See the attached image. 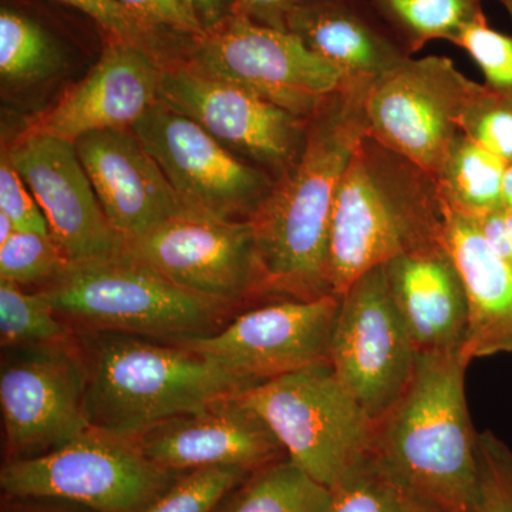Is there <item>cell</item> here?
<instances>
[{"label":"cell","mask_w":512,"mask_h":512,"mask_svg":"<svg viewBox=\"0 0 512 512\" xmlns=\"http://www.w3.org/2000/svg\"><path fill=\"white\" fill-rule=\"evenodd\" d=\"M503 207L505 210L512 211V164H508L504 175Z\"/></svg>","instance_id":"obj_41"},{"label":"cell","mask_w":512,"mask_h":512,"mask_svg":"<svg viewBox=\"0 0 512 512\" xmlns=\"http://www.w3.org/2000/svg\"><path fill=\"white\" fill-rule=\"evenodd\" d=\"M151 25L173 35L197 39L205 28L197 13L184 0H120Z\"/></svg>","instance_id":"obj_36"},{"label":"cell","mask_w":512,"mask_h":512,"mask_svg":"<svg viewBox=\"0 0 512 512\" xmlns=\"http://www.w3.org/2000/svg\"><path fill=\"white\" fill-rule=\"evenodd\" d=\"M410 56L433 40L454 43L483 12V0H370Z\"/></svg>","instance_id":"obj_26"},{"label":"cell","mask_w":512,"mask_h":512,"mask_svg":"<svg viewBox=\"0 0 512 512\" xmlns=\"http://www.w3.org/2000/svg\"><path fill=\"white\" fill-rule=\"evenodd\" d=\"M332 490L289 458L249 474L214 512H329Z\"/></svg>","instance_id":"obj_25"},{"label":"cell","mask_w":512,"mask_h":512,"mask_svg":"<svg viewBox=\"0 0 512 512\" xmlns=\"http://www.w3.org/2000/svg\"><path fill=\"white\" fill-rule=\"evenodd\" d=\"M184 63L237 84L309 120L343 82L342 73L298 36L232 12L192 42Z\"/></svg>","instance_id":"obj_8"},{"label":"cell","mask_w":512,"mask_h":512,"mask_svg":"<svg viewBox=\"0 0 512 512\" xmlns=\"http://www.w3.org/2000/svg\"><path fill=\"white\" fill-rule=\"evenodd\" d=\"M454 45L477 63L488 89L512 99V36L491 28L484 15L468 25Z\"/></svg>","instance_id":"obj_33"},{"label":"cell","mask_w":512,"mask_h":512,"mask_svg":"<svg viewBox=\"0 0 512 512\" xmlns=\"http://www.w3.org/2000/svg\"><path fill=\"white\" fill-rule=\"evenodd\" d=\"M200 18L205 30L220 23L232 13L231 0H184Z\"/></svg>","instance_id":"obj_39"},{"label":"cell","mask_w":512,"mask_h":512,"mask_svg":"<svg viewBox=\"0 0 512 512\" xmlns=\"http://www.w3.org/2000/svg\"><path fill=\"white\" fill-rule=\"evenodd\" d=\"M461 355H417L406 392L375 421L373 450L397 480L439 512H474L477 437Z\"/></svg>","instance_id":"obj_2"},{"label":"cell","mask_w":512,"mask_h":512,"mask_svg":"<svg viewBox=\"0 0 512 512\" xmlns=\"http://www.w3.org/2000/svg\"><path fill=\"white\" fill-rule=\"evenodd\" d=\"M67 63L66 46L45 20L3 0L0 6V74L9 86H30L55 76Z\"/></svg>","instance_id":"obj_23"},{"label":"cell","mask_w":512,"mask_h":512,"mask_svg":"<svg viewBox=\"0 0 512 512\" xmlns=\"http://www.w3.org/2000/svg\"><path fill=\"white\" fill-rule=\"evenodd\" d=\"M235 397L265 421L286 457L325 487H335L372 453L375 420L329 362L276 377Z\"/></svg>","instance_id":"obj_6"},{"label":"cell","mask_w":512,"mask_h":512,"mask_svg":"<svg viewBox=\"0 0 512 512\" xmlns=\"http://www.w3.org/2000/svg\"><path fill=\"white\" fill-rule=\"evenodd\" d=\"M473 220L495 254L512 266V211L501 207Z\"/></svg>","instance_id":"obj_38"},{"label":"cell","mask_w":512,"mask_h":512,"mask_svg":"<svg viewBox=\"0 0 512 512\" xmlns=\"http://www.w3.org/2000/svg\"><path fill=\"white\" fill-rule=\"evenodd\" d=\"M90 426L123 437L248 390L247 383L178 343L80 332Z\"/></svg>","instance_id":"obj_4"},{"label":"cell","mask_w":512,"mask_h":512,"mask_svg":"<svg viewBox=\"0 0 512 512\" xmlns=\"http://www.w3.org/2000/svg\"><path fill=\"white\" fill-rule=\"evenodd\" d=\"M92 20L104 39H116L140 47L161 63L183 60L194 39L165 32L140 18L120 0H55Z\"/></svg>","instance_id":"obj_29"},{"label":"cell","mask_w":512,"mask_h":512,"mask_svg":"<svg viewBox=\"0 0 512 512\" xmlns=\"http://www.w3.org/2000/svg\"><path fill=\"white\" fill-rule=\"evenodd\" d=\"M251 471L208 467L181 474L154 503L141 512H214Z\"/></svg>","instance_id":"obj_31"},{"label":"cell","mask_w":512,"mask_h":512,"mask_svg":"<svg viewBox=\"0 0 512 512\" xmlns=\"http://www.w3.org/2000/svg\"><path fill=\"white\" fill-rule=\"evenodd\" d=\"M133 440L151 463L178 474L208 467L254 473L288 458L265 421L235 396L158 423Z\"/></svg>","instance_id":"obj_18"},{"label":"cell","mask_w":512,"mask_h":512,"mask_svg":"<svg viewBox=\"0 0 512 512\" xmlns=\"http://www.w3.org/2000/svg\"><path fill=\"white\" fill-rule=\"evenodd\" d=\"M160 100L274 180L305 146L308 120L244 87L197 72L183 60L164 66Z\"/></svg>","instance_id":"obj_14"},{"label":"cell","mask_w":512,"mask_h":512,"mask_svg":"<svg viewBox=\"0 0 512 512\" xmlns=\"http://www.w3.org/2000/svg\"><path fill=\"white\" fill-rule=\"evenodd\" d=\"M332 490L329 512H439L410 490L370 453Z\"/></svg>","instance_id":"obj_27"},{"label":"cell","mask_w":512,"mask_h":512,"mask_svg":"<svg viewBox=\"0 0 512 512\" xmlns=\"http://www.w3.org/2000/svg\"><path fill=\"white\" fill-rule=\"evenodd\" d=\"M507 167L500 157L458 134L434 178L444 207L470 218L503 207Z\"/></svg>","instance_id":"obj_24"},{"label":"cell","mask_w":512,"mask_h":512,"mask_svg":"<svg viewBox=\"0 0 512 512\" xmlns=\"http://www.w3.org/2000/svg\"><path fill=\"white\" fill-rule=\"evenodd\" d=\"M180 476L151 463L131 437L90 427L55 450L8 460L0 487L20 500L60 501L93 512H141Z\"/></svg>","instance_id":"obj_7"},{"label":"cell","mask_w":512,"mask_h":512,"mask_svg":"<svg viewBox=\"0 0 512 512\" xmlns=\"http://www.w3.org/2000/svg\"><path fill=\"white\" fill-rule=\"evenodd\" d=\"M36 292L76 332L126 333L178 345L217 332L235 316V309L185 291L124 249L72 262Z\"/></svg>","instance_id":"obj_5"},{"label":"cell","mask_w":512,"mask_h":512,"mask_svg":"<svg viewBox=\"0 0 512 512\" xmlns=\"http://www.w3.org/2000/svg\"><path fill=\"white\" fill-rule=\"evenodd\" d=\"M124 251L185 291L229 308L271 301L249 221L187 210L124 242Z\"/></svg>","instance_id":"obj_9"},{"label":"cell","mask_w":512,"mask_h":512,"mask_svg":"<svg viewBox=\"0 0 512 512\" xmlns=\"http://www.w3.org/2000/svg\"><path fill=\"white\" fill-rule=\"evenodd\" d=\"M0 214L9 218L16 231L50 235L49 224L35 195L5 153L0 161Z\"/></svg>","instance_id":"obj_35"},{"label":"cell","mask_w":512,"mask_h":512,"mask_svg":"<svg viewBox=\"0 0 512 512\" xmlns=\"http://www.w3.org/2000/svg\"><path fill=\"white\" fill-rule=\"evenodd\" d=\"M460 133L512 164V99L477 84L461 113Z\"/></svg>","instance_id":"obj_32"},{"label":"cell","mask_w":512,"mask_h":512,"mask_svg":"<svg viewBox=\"0 0 512 512\" xmlns=\"http://www.w3.org/2000/svg\"><path fill=\"white\" fill-rule=\"evenodd\" d=\"M15 231L16 228L13 227L9 218L6 215L0 214V245L5 244Z\"/></svg>","instance_id":"obj_42"},{"label":"cell","mask_w":512,"mask_h":512,"mask_svg":"<svg viewBox=\"0 0 512 512\" xmlns=\"http://www.w3.org/2000/svg\"><path fill=\"white\" fill-rule=\"evenodd\" d=\"M77 332L39 293L0 281V343L3 349L76 342Z\"/></svg>","instance_id":"obj_28"},{"label":"cell","mask_w":512,"mask_h":512,"mask_svg":"<svg viewBox=\"0 0 512 512\" xmlns=\"http://www.w3.org/2000/svg\"><path fill=\"white\" fill-rule=\"evenodd\" d=\"M5 154L35 195L50 237L70 262L123 251L124 241L107 220L73 143L23 131Z\"/></svg>","instance_id":"obj_16"},{"label":"cell","mask_w":512,"mask_h":512,"mask_svg":"<svg viewBox=\"0 0 512 512\" xmlns=\"http://www.w3.org/2000/svg\"><path fill=\"white\" fill-rule=\"evenodd\" d=\"M383 269L417 355H461L468 329L466 285L444 241L396 256Z\"/></svg>","instance_id":"obj_20"},{"label":"cell","mask_w":512,"mask_h":512,"mask_svg":"<svg viewBox=\"0 0 512 512\" xmlns=\"http://www.w3.org/2000/svg\"><path fill=\"white\" fill-rule=\"evenodd\" d=\"M443 241L466 285L468 329L463 355H512V266L485 241L476 221L447 210Z\"/></svg>","instance_id":"obj_22"},{"label":"cell","mask_w":512,"mask_h":512,"mask_svg":"<svg viewBox=\"0 0 512 512\" xmlns=\"http://www.w3.org/2000/svg\"><path fill=\"white\" fill-rule=\"evenodd\" d=\"M70 264L50 235L15 231L0 245V281L25 289L29 286L42 289L53 284Z\"/></svg>","instance_id":"obj_30"},{"label":"cell","mask_w":512,"mask_h":512,"mask_svg":"<svg viewBox=\"0 0 512 512\" xmlns=\"http://www.w3.org/2000/svg\"><path fill=\"white\" fill-rule=\"evenodd\" d=\"M99 62L26 127L74 143L96 131L133 128L160 100L165 64L140 47L104 39Z\"/></svg>","instance_id":"obj_17"},{"label":"cell","mask_w":512,"mask_h":512,"mask_svg":"<svg viewBox=\"0 0 512 512\" xmlns=\"http://www.w3.org/2000/svg\"><path fill=\"white\" fill-rule=\"evenodd\" d=\"M339 298L329 363L376 421L412 382L417 350L393 301L383 265L357 278Z\"/></svg>","instance_id":"obj_10"},{"label":"cell","mask_w":512,"mask_h":512,"mask_svg":"<svg viewBox=\"0 0 512 512\" xmlns=\"http://www.w3.org/2000/svg\"><path fill=\"white\" fill-rule=\"evenodd\" d=\"M446 207L433 175L366 136L340 181L329 241V281L342 295L366 272L443 241Z\"/></svg>","instance_id":"obj_3"},{"label":"cell","mask_w":512,"mask_h":512,"mask_svg":"<svg viewBox=\"0 0 512 512\" xmlns=\"http://www.w3.org/2000/svg\"><path fill=\"white\" fill-rule=\"evenodd\" d=\"M370 84L343 80L323 100L308 120L301 156L276 178L249 220L271 301L335 295L329 281L333 207L353 153L367 136Z\"/></svg>","instance_id":"obj_1"},{"label":"cell","mask_w":512,"mask_h":512,"mask_svg":"<svg viewBox=\"0 0 512 512\" xmlns=\"http://www.w3.org/2000/svg\"><path fill=\"white\" fill-rule=\"evenodd\" d=\"M478 497L474 512H512V448L491 430L477 437Z\"/></svg>","instance_id":"obj_34"},{"label":"cell","mask_w":512,"mask_h":512,"mask_svg":"<svg viewBox=\"0 0 512 512\" xmlns=\"http://www.w3.org/2000/svg\"><path fill=\"white\" fill-rule=\"evenodd\" d=\"M477 84L448 57H410L367 89V136L436 178Z\"/></svg>","instance_id":"obj_11"},{"label":"cell","mask_w":512,"mask_h":512,"mask_svg":"<svg viewBox=\"0 0 512 512\" xmlns=\"http://www.w3.org/2000/svg\"><path fill=\"white\" fill-rule=\"evenodd\" d=\"M288 32L349 82L373 83L413 57L370 0H306L289 16Z\"/></svg>","instance_id":"obj_21"},{"label":"cell","mask_w":512,"mask_h":512,"mask_svg":"<svg viewBox=\"0 0 512 512\" xmlns=\"http://www.w3.org/2000/svg\"><path fill=\"white\" fill-rule=\"evenodd\" d=\"M232 12L268 28L288 32L289 16L306 0H231Z\"/></svg>","instance_id":"obj_37"},{"label":"cell","mask_w":512,"mask_h":512,"mask_svg":"<svg viewBox=\"0 0 512 512\" xmlns=\"http://www.w3.org/2000/svg\"><path fill=\"white\" fill-rule=\"evenodd\" d=\"M73 144L107 220L124 242L190 210L131 128L96 131Z\"/></svg>","instance_id":"obj_19"},{"label":"cell","mask_w":512,"mask_h":512,"mask_svg":"<svg viewBox=\"0 0 512 512\" xmlns=\"http://www.w3.org/2000/svg\"><path fill=\"white\" fill-rule=\"evenodd\" d=\"M500 2L503 3L507 12L510 13V18L512 20V0H500Z\"/></svg>","instance_id":"obj_43"},{"label":"cell","mask_w":512,"mask_h":512,"mask_svg":"<svg viewBox=\"0 0 512 512\" xmlns=\"http://www.w3.org/2000/svg\"><path fill=\"white\" fill-rule=\"evenodd\" d=\"M6 350L0 406L9 460L55 450L92 427L79 339Z\"/></svg>","instance_id":"obj_13"},{"label":"cell","mask_w":512,"mask_h":512,"mask_svg":"<svg viewBox=\"0 0 512 512\" xmlns=\"http://www.w3.org/2000/svg\"><path fill=\"white\" fill-rule=\"evenodd\" d=\"M338 295L275 299L245 309L217 332L180 343L217 363L249 389L315 363L329 362Z\"/></svg>","instance_id":"obj_15"},{"label":"cell","mask_w":512,"mask_h":512,"mask_svg":"<svg viewBox=\"0 0 512 512\" xmlns=\"http://www.w3.org/2000/svg\"><path fill=\"white\" fill-rule=\"evenodd\" d=\"M131 130L190 210L249 221L274 187L266 171L161 100Z\"/></svg>","instance_id":"obj_12"},{"label":"cell","mask_w":512,"mask_h":512,"mask_svg":"<svg viewBox=\"0 0 512 512\" xmlns=\"http://www.w3.org/2000/svg\"><path fill=\"white\" fill-rule=\"evenodd\" d=\"M5 512H93L83 507H63V505H47V504H20L16 507L9 508Z\"/></svg>","instance_id":"obj_40"}]
</instances>
